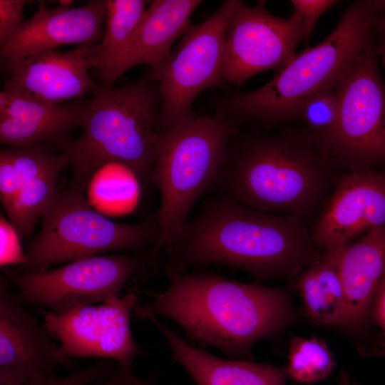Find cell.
<instances>
[{"label":"cell","instance_id":"6da1fadb","mask_svg":"<svg viewBox=\"0 0 385 385\" xmlns=\"http://www.w3.org/2000/svg\"><path fill=\"white\" fill-rule=\"evenodd\" d=\"M165 250L168 274L215 264L262 279L290 282L322 255L312 240L310 225L302 217L257 210L220 193L182 226Z\"/></svg>","mask_w":385,"mask_h":385},{"label":"cell","instance_id":"7a4b0ae2","mask_svg":"<svg viewBox=\"0 0 385 385\" xmlns=\"http://www.w3.org/2000/svg\"><path fill=\"white\" fill-rule=\"evenodd\" d=\"M344 173L322 155L303 126L237 130L211 188L257 210L299 216L311 227Z\"/></svg>","mask_w":385,"mask_h":385},{"label":"cell","instance_id":"3957f363","mask_svg":"<svg viewBox=\"0 0 385 385\" xmlns=\"http://www.w3.org/2000/svg\"><path fill=\"white\" fill-rule=\"evenodd\" d=\"M160 293L149 292L150 303L137 304L136 317H167L202 345L232 357L248 355L252 344L276 336L295 319L285 287L242 283L205 272L170 273Z\"/></svg>","mask_w":385,"mask_h":385},{"label":"cell","instance_id":"277c9868","mask_svg":"<svg viewBox=\"0 0 385 385\" xmlns=\"http://www.w3.org/2000/svg\"><path fill=\"white\" fill-rule=\"evenodd\" d=\"M377 15L373 0L355 1L325 39L295 53L262 87L220 98L216 113L233 123L255 121L267 127L299 120L307 101L335 88L351 68L371 37Z\"/></svg>","mask_w":385,"mask_h":385},{"label":"cell","instance_id":"5b68a950","mask_svg":"<svg viewBox=\"0 0 385 385\" xmlns=\"http://www.w3.org/2000/svg\"><path fill=\"white\" fill-rule=\"evenodd\" d=\"M81 135L63 150L70 158L73 186L83 190L103 165H125L138 181L150 180L160 135L154 131L161 96L153 71L93 93Z\"/></svg>","mask_w":385,"mask_h":385},{"label":"cell","instance_id":"8992f818","mask_svg":"<svg viewBox=\"0 0 385 385\" xmlns=\"http://www.w3.org/2000/svg\"><path fill=\"white\" fill-rule=\"evenodd\" d=\"M237 128L218 113L195 117L160 135L150 180L160 194L158 237L150 257L173 240L200 195L211 188Z\"/></svg>","mask_w":385,"mask_h":385},{"label":"cell","instance_id":"52a82bcc","mask_svg":"<svg viewBox=\"0 0 385 385\" xmlns=\"http://www.w3.org/2000/svg\"><path fill=\"white\" fill-rule=\"evenodd\" d=\"M41 220V230L26 252L24 272H43L109 251L154 247L158 237L156 215L135 224L112 221L94 209L83 190L73 187L58 191Z\"/></svg>","mask_w":385,"mask_h":385},{"label":"cell","instance_id":"ba28073f","mask_svg":"<svg viewBox=\"0 0 385 385\" xmlns=\"http://www.w3.org/2000/svg\"><path fill=\"white\" fill-rule=\"evenodd\" d=\"M371 37L336 87L338 113L334 128L318 148L342 172L385 170V88Z\"/></svg>","mask_w":385,"mask_h":385},{"label":"cell","instance_id":"9c48e42d","mask_svg":"<svg viewBox=\"0 0 385 385\" xmlns=\"http://www.w3.org/2000/svg\"><path fill=\"white\" fill-rule=\"evenodd\" d=\"M241 1H225L208 19L189 25L155 70L161 102L155 124L163 135L195 118L192 103L205 89L223 86L225 34Z\"/></svg>","mask_w":385,"mask_h":385},{"label":"cell","instance_id":"30bf717a","mask_svg":"<svg viewBox=\"0 0 385 385\" xmlns=\"http://www.w3.org/2000/svg\"><path fill=\"white\" fill-rule=\"evenodd\" d=\"M153 267L150 257L95 255L53 270L14 274L16 292L13 294L22 304L60 314L120 297L123 288L133 277Z\"/></svg>","mask_w":385,"mask_h":385},{"label":"cell","instance_id":"8fae6325","mask_svg":"<svg viewBox=\"0 0 385 385\" xmlns=\"http://www.w3.org/2000/svg\"><path fill=\"white\" fill-rule=\"evenodd\" d=\"M138 284L123 296L101 304L80 306L63 313L44 312L43 327L61 342L62 355L96 357L132 367L141 349L130 329V316L138 304Z\"/></svg>","mask_w":385,"mask_h":385},{"label":"cell","instance_id":"7c38bea8","mask_svg":"<svg viewBox=\"0 0 385 385\" xmlns=\"http://www.w3.org/2000/svg\"><path fill=\"white\" fill-rule=\"evenodd\" d=\"M304 38L294 15L277 17L269 12L265 1L255 6L241 1L226 29L223 80L242 85L260 72L280 68L295 55Z\"/></svg>","mask_w":385,"mask_h":385},{"label":"cell","instance_id":"4fadbf2b","mask_svg":"<svg viewBox=\"0 0 385 385\" xmlns=\"http://www.w3.org/2000/svg\"><path fill=\"white\" fill-rule=\"evenodd\" d=\"M385 225V170L345 172L311 226L322 253L337 252L363 232Z\"/></svg>","mask_w":385,"mask_h":385},{"label":"cell","instance_id":"5bb4252c","mask_svg":"<svg viewBox=\"0 0 385 385\" xmlns=\"http://www.w3.org/2000/svg\"><path fill=\"white\" fill-rule=\"evenodd\" d=\"M43 325L0 280V384L23 385L54 376L56 366L71 368Z\"/></svg>","mask_w":385,"mask_h":385},{"label":"cell","instance_id":"9a60e30c","mask_svg":"<svg viewBox=\"0 0 385 385\" xmlns=\"http://www.w3.org/2000/svg\"><path fill=\"white\" fill-rule=\"evenodd\" d=\"M106 17V0H91L80 7L49 8L40 3L0 46L1 58L19 60L64 45L97 43L103 39Z\"/></svg>","mask_w":385,"mask_h":385},{"label":"cell","instance_id":"2e32d148","mask_svg":"<svg viewBox=\"0 0 385 385\" xmlns=\"http://www.w3.org/2000/svg\"><path fill=\"white\" fill-rule=\"evenodd\" d=\"M93 45L68 51L48 50L6 61L9 78L4 90L52 104L83 98L85 93H93L99 86L91 78L86 64Z\"/></svg>","mask_w":385,"mask_h":385},{"label":"cell","instance_id":"e0dca14e","mask_svg":"<svg viewBox=\"0 0 385 385\" xmlns=\"http://www.w3.org/2000/svg\"><path fill=\"white\" fill-rule=\"evenodd\" d=\"M339 274L346 298L342 329L371 339L385 349L372 331L371 309L385 278V225L372 229L359 240L329 253Z\"/></svg>","mask_w":385,"mask_h":385},{"label":"cell","instance_id":"ac0fdd59","mask_svg":"<svg viewBox=\"0 0 385 385\" xmlns=\"http://www.w3.org/2000/svg\"><path fill=\"white\" fill-rule=\"evenodd\" d=\"M91 100L61 104L34 100L3 90L0 93V142L9 148H30L54 143L63 147L70 133L82 128Z\"/></svg>","mask_w":385,"mask_h":385},{"label":"cell","instance_id":"d6986e66","mask_svg":"<svg viewBox=\"0 0 385 385\" xmlns=\"http://www.w3.org/2000/svg\"><path fill=\"white\" fill-rule=\"evenodd\" d=\"M200 0H155L144 15L132 38L112 67L101 77V86H113L128 69L147 64L156 69L169 56L174 42L190 25Z\"/></svg>","mask_w":385,"mask_h":385},{"label":"cell","instance_id":"ffe728a7","mask_svg":"<svg viewBox=\"0 0 385 385\" xmlns=\"http://www.w3.org/2000/svg\"><path fill=\"white\" fill-rule=\"evenodd\" d=\"M6 150L17 170L18 185L14 201L4 211L20 236L28 237L53 202L57 178L70 158L63 152L54 154L46 145Z\"/></svg>","mask_w":385,"mask_h":385},{"label":"cell","instance_id":"44dd1931","mask_svg":"<svg viewBox=\"0 0 385 385\" xmlns=\"http://www.w3.org/2000/svg\"><path fill=\"white\" fill-rule=\"evenodd\" d=\"M161 332L172 351V358L188 373L196 385H286L284 367L252 361L225 360L196 348L160 322L145 314Z\"/></svg>","mask_w":385,"mask_h":385},{"label":"cell","instance_id":"7402d4cb","mask_svg":"<svg viewBox=\"0 0 385 385\" xmlns=\"http://www.w3.org/2000/svg\"><path fill=\"white\" fill-rule=\"evenodd\" d=\"M297 282L308 318L319 326L341 328L346 298L334 262L322 253L319 260L304 270Z\"/></svg>","mask_w":385,"mask_h":385},{"label":"cell","instance_id":"603a6c76","mask_svg":"<svg viewBox=\"0 0 385 385\" xmlns=\"http://www.w3.org/2000/svg\"><path fill=\"white\" fill-rule=\"evenodd\" d=\"M107 17L100 44H94L86 58L88 68L99 78L114 64L138 26L145 11V1L106 0Z\"/></svg>","mask_w":385,"mask_h":385},{"label":"cell","instance_id":"cb8c5ba5","mask_svg":"<svg viewBox=\"0 0 385 385\" xmlns=\"http://www.w3.org/2000/svg\"><path fill=\"white\" fill-rule=\"evenodd\" d=\"M336 363L324 341L294 337L289 346L287 377L302 384H312L327 378Z\"/></svg>","mask_w":385,"mask_h":385},{"label":"cell","instance_id":"d4e9b609","mask_svg":"<svg viewBox=\"0 0 385 385\" xmlns=\"http://www.w3.org/2000/svg\"><path fill=\"white\" fill-rule=\"evenodd\" d=\"M338 113V96L336 88L324 91L307 101L299 113V120L304 122L318 149L327 138L336 123Z\"/></svg>","mask_w":385,"mask_h":385},{"label":"cell","instance_id":"484cf974","mask_svg":"<svg viewBox=\"0 0 385 385\" xmlns=\"http://www.w3.org/2000/svg\"><path fill=\"white\" fill-rule=\"evenodd\" d=\"M117 367L111 359H101L93 365L75 371L68 376H52L43 381L23 385H88L111 376Z\"/></svg>","mask_w":385,"mask_h":385},{"label":"cell","instance_id":"4316f807","mask_svg":"<svg viewBox=\"0 0 385 385\" xmlns=\"http://www.w3.org/2000/svg\"><path fill=\"white\" fill-rule=\"evenodd\" d=\"M21 236L13 225L1 215L0 217V265L4 267L9 265H26L28 260L24 252Z\"/></svg>","mask_w":385,"mask_h":385},{"label":"cell","instance_id":"83f0119b","mask_svg":"<svg viewBox=\"0 0 385 385\" xmlns=\"http://www.w3.org/2000/svg\"><path fill=\"white\" fill-rule=\"evenodd\" d=\"M339 1L335 0H292L293 15L302 24L304 37L308 38L320 16Z\"/></svg>","mask_w":385,"mask_h":385},{"label":"cell","instance_id":"f1b7e54d","mask_svg":"<svg viewBox=\"0 0 385 385\" xmlns=\"http://www.w3.org/2000/svg\"><path fill=\"white\" fill-rule=\"evenodd\" d=\"M26 0H0V46L23 24Z\"/></svg>","mask_w":385,"mask_h":385},{"label":"cell","instance_id":"f546056e","mask_svg":"<svg viewBox=\"0 0 385 385\" xmlns=\"http://www.w3.org/2000/svg\"><path fill=\"white\" fill-rule=\"evenodd\" d=\"M158 374H155L148 379H140L133 374L132 367L117 364L111 376L88 385H158Z\"/></svg>","mask_w":385,"mask_h":385},{"label":"cell","instance_id":"4dcf8cb0","mask_svg":"<svg viewBox=\"0 0 385 385\" xmlns=\"http://www.w3.org/2000/svg\"><path fill=\"white\" fill-rule=\"evenodd\" d=\"M371 321L382 331L385 336V278L382 281L376 294L372 309Z\"/></svg>","mask_w":385,"mask_h":385},{"label":"cell","instance_id":"1f68e13d","mask_svg":"<svg viewBox=\"0 0 385 385\" xmlns=\"http://www.w3.org/2000/svg\"><path fill=\"white\" fill-rule=\"evenodd\" d=\"M373 30L376 31L379 38V43L376 46V50L378 56L381 58L385 66V16L378 14L376 17Z\"/></svg>","mask_w":385,"mask_h":385},{"label":"cell","instance_id":"d6a6232c","mask_svg":"<svg viewBox=\"0 0 385 385\" xmlns=\"http://www.w3.org/2000/svg\"><path fill=\"white\" fill-rule=\"evenodd\" d=\"M378 14L385 16V0H373Z\"/></svg>","mask_w":385,"mask_h":385},{"label":"cell","instance_id":"836d02e7","mask_svg":"<svg viewBox=\"0 0 385 385\" xmlns=\"http://www.w3.org/2000/svg\"><path fill=\"white\" fill-rule=\"evenodd\" d=\"M73 1L72 0H60V6L63 7H71L73 4Z\"/></svg>","mask_w":385,"mask_h":385}]
</instances>
